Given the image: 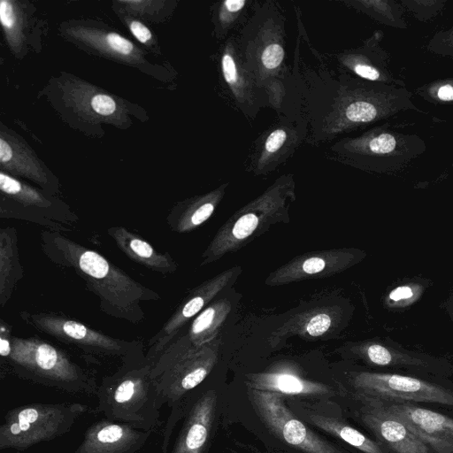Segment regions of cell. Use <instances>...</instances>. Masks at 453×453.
Wrapping results in <instances>:
<instances>
[{
	"instance_id": "cell-38",
	"label": "cell",
	"mask_w": 453,
	"mask_h": 453,
	"mask_svg": "<svg viewBox=\"0 0 453 453\" xmlns=\"http://www.w3.org/2000/svg\"><path fill=\"white\" fill-rule=\"evenodd\" d=\"M437 96L443 101L453 100V87L447 84L439 88Z\"/></svg>"
},
{
	"instance_id": "cell-27",
	"label": "cell",
	"mask_w": 453,
	"mask_h": 453,
	"mask_svg": "<svg viewBox=\"0 0 453 453\" xmlns=\"http://www.w3.org/2000/svg\"><path fill=\"white\" fill-rule=\"evenodd\" d=\"M377 115V109L370 103L358 101L349 104L344 110L346 119L351 122H368Z\"/></svg>"
},
{
	"instance_id": "cell-1",
	"label": "cell",
	"mask_w": 453,
	"mask_h": 453,
	"mask_svg": "<svg viewBox=\"0 0 453 453\" xmlns=\"http://www.w3.org/2000/svg\"><path fill=\"white\" fill-rule=\"evenodd\" d=\"M44 256L54 265L73 270L94 294L105 314L136 325L145 319L142 303L160 300L154 289L138 282L99 252L63 234L44 229L40 234Z\"/></svg>"
},
{
	"instance_id": "cell-15",
	"label": "cell",
	"mask_w": 453,
	"mask_h": 453,
	"mask_svg": "<svg viewBox=\"0 0 453 453\" xmlns=\"http://www.w3.org/2000/svg\"><path fill=\"white\" fill-rule=\"evenodd\" d=\"M364 250L342 249L306 253L295 257L272 273L265 280L269 286L328 276L344 271L363 260Z\"/></svg>"
},
{
	"instance_id": "cell-35",
	"label": "cell",
	"mask_w": 453,
	"mask_h": 453,
	"mask_svg": "<svg viewBox=\"0 0 453 453\" xmlns=\"http://www.w3.org/2000/svg\"><path fill=\"white\" fill-rule=\"evenodd\" d=\"M129 28L134 37L142 43H146L151 39V33L149 28L139 21H132Z\"/></svg>"
},
{
	"instance_id": "cell-14",
	"label": "cell",
	"mask_w": 453,
	"mask_h": 453,
	"mask_svg": "<svg viewBox=\"0 0 453 453\" xmlns=\"http://www.w3.org/2000/svg\"><path fill=\"white\" fill-rule=\"evenodd\" d=\"M379 399L434 453H453V418L417 403Z\"/></svg>"
},
{
	"instance_id": "cell-39",
	"label": "cell",
	"mask_w": 453,
	"mask_h": 453,
	"mask_svg": "<svg viewBox=\"0 0 453 453\" xmlns=\"http://www.w3.org/2000/svg\"><path fill=\"white\" fill-rule=\"evenodd\" d=\"M445 310L448 312L453 325V292L448 296L444 303Z\"/></svg>"
},
{
	"instance_id": "cell-32",
	"label": "cell",
	"mask_w": 453,
	"mask_h": 453,
	"mask_svg": "<svg viewBox=\"0 0 453 453\" xmlns=\"http://www.w3.org/2000/svg\"><path fill=\"white\" fill-rule=\"evenodd\" d=\"M221 67L225 81L231 86H237L239 83V74L236 64L233 56L226 52L221 59Z\"/></svg>"
},
{
	"instance_id": "cell-4",
	"label": "cell",
	"mask_w": 453,
	"mask_h": 453,
	"mask_svg": "<svg viewBox=\"0 0 453 453\" xmlns=\"http://www.w3.org/2000/svg\"><path fill=\"white\" fill-rule=\"evenodd\" d=\"M85 406L35 403L10 411L0 427V448L25 449L67 432Z\"/></svg>"
},
{
	"instance_id": "cell-30",
	"label": "cell",
	"mask_w": 453,
	"mask_h": 453,
	"mask_svg": "<svg viewBox=\"0 0 453 453\" xmlns=\"http://www.w3.org/2000/svg\"><path fill=\"white\" fill-rule=\"evenodd\" d=\"M396 144L395 137L389 134H381L370 141V150L378 154H385L392 151Z\"/></svg>"
},
{
	"instance_id": "cell-19",
	"label": "cell",
	"mask_w": 453,
	"mask_h": 453,
	"mask_svg": "<svg viewBox=\"0 0 453 453\" xmlns=\"http://www.w3.org/2000/svg\"><path fill=\"white\" fill-rule=\"evenodd\" d=\"M107 234L117 247L132 261L161 274H173L178 264L168 252H160L140 235L129 229L115 226Z\"/></svg>"
},
{
	"instance_id": "cell-26",
	"label": "cell",
	"mask_w": 453,
	"mask_h": 453,
	"mask_svg": "<svg viewBox=\"0 0 453 453\" xmlns=\"http://www.w3.org/2000/svg\"><path fill=\"white\" fill-rule=\"evenodd\" d=\"M0 19L9 42L18 46L21 40V18L13 2H0Z\"/></svg>"
},
{
	"instance_id": "cell-20",
	"label": "cell",
	"mask_w": 453,
	"mask_h": 453,
	"mask_svg": "<svg viewBox=\"0 0 453 453\" xmlns=\"http://www.w3.org/2000/svg\"><path fill=\"white\" fill-rule=\"evenodd\" d=\"M221 196L222 192L215 190L178 203L166 217L169 228L179 234L193 231L211 218Z\"/></svg>"
},
{
	"instance_id": "cell-24",
	"label": "cell",
	"mask_w": 453,
	"mask_h": 453,
	"mask_svg": "<svg viewBox=\"0 0 453 453\" xmlns=\"http://www.w3.org/2000/svg\"><path fill=\"white\" fill-rule=\"evenodd\" d=\"M432 285L426 279H412L396 285L384 297V305L389 311H400L417 303Z\"/></svg>"
},
{
	"instance_id": "cell-29",
	"label": "cell",
	"mask_w": 453,
	"mask_h": 453,
	"mask_svg": "<svg viewBox=\"0 0 453 453\" xmlns=\"http://www.w3.org/2000/svg\"><path fill=\"white\" fill-rule=\"evenodd\" d=\"M284 54V50L280 44H269L262 51L261 62L266 69H275L281 64Z\"/></svg>"
},
{
	"instance_id": "cell-11",
	"label": "cell",
	"mask_w": 453,
	"mask_h": 453,
	"mask_svg": "<svg viewBox=\"0 0 453 453\" xmlns=\"http://www.w3.org/2000/svg\"><path fill=\"white\" fill-rule=\"evenodd\" d=\"M240 267H233L203 282L192 289L176 307L171 317L149 340L146 357L154 364L182 328L196 318L214 297L240 273Z\"/></svg>"
},
{
	"instance_id": "cell-18",
	"label": "cell",
	"mask_w": 453,
	"mask_h": 453,
	"mask_svg": "<svg viewBox=\"0 0 453 453\" xmlns=\"http://www.w3.org/2000/svg\"><path fill=\"white\" fill-rule=\"evenodd\" d=\"M215 390L205 392L192 407L172 453H203L217 409Z\"/></svg>"
},
{
	"instance_id": "cell-33",
	"label": "cell",
	"mask_w": 453,
	"mask_h": 453,
	"mask_svg": "<svg viewBox=\"0 0 453 453\" xmlns=\"http://www.w3.org/2000/svg\"><path fill=\"white\" fill-rule=\"evenodd\" d=\"M287 139V134L283 129L273 130L266 138L265 150L267 154H273L279 150Z\"/></svg>"
},
{
	"instance_id": "cell-13",
	"label": "cell",
	"mask_w": 453,
	"mask_h": 453,
	"mask_svg": "<svg viewBox=\"0 0 453 453\" xmlns=\"http://www.w3.org/2000/svg\"><path fill=\"white\" fill-rule=\"evenodd\" d=\"M217 359L218 343L214 340L188 351L155 380L160 402L174 403L198 386Z\"/></svg>"
},
{
	"instance_id": "cell-9",
	"label": "cell",
	"mask_w": 453,
	"mask_h": 453,
	"mask_svg": "<svg viewBox=\"0 0 453 453\" xmlns=\"http://www.w3.org/2000/svg\"><path fill=\"white\" fill-rule=\"evenodd\" d=\"M258 418L276 437L305 453H344L310 430L286 407L282 395L248 389Z\"/></svg>"
},
{
	"instance_id": "cell-5",
	"label": "cell",
	"mask_w": 453,
	"mask_h": 453,
	"mask_svg": "<svg viewBox=\"0 0 453 453\" xmlns=\"http://www.w3.org/2000/svg\"><path fill=\"white\" fill-rule=\"evenodd\" d=\"M19 315L27 325L87 355L119 357L124 362L143 354L141 342L110 336L65 314L21 311Z\"/></svg>"
},
{
	"instance_id": "cell-22",
	"label": "cell",
	"mask_w": 453,
	"mask_h": 453,
	"mask_svg": "<svg viewBox=\"0 0 453 453\" xmlns=\"http://www.w3.org/2000/svg\"><path fill=\"white\" fill-rule=\"evenodd\" d=\"M312 425L333 434L364 453H389L380 442L373 441L356 428L330 416L315 412H304Z\"/></svg>"
},
{
	"instance_id": "cell-7",
	"label": "cell",
	"mask_w": 453,
	"mask_h": 453,
	"mask_svg": "<svg viewBox=\"0 0 453 453\" xmlns=\"http://www.w3.org/2000/svg\"><path fill=\"white\" fill-rule=\"evenodd\" d=\"M284 199L276 190L263 195L240 210L219 230L202 256L204 265L243 246L251 237L284 216Z\"/></svg>"
},
{
	"instance_id": "cell-8",
	"label": "cell",
	"mask_w": 453,
	"mask_h": 453,
	"mask_svg": "<svg viewBox=\"0 0 453 453\" xmlns=\"http://www.w3.org/2000/svg\"><path fill=\"white\" fill-rule=\"evenodd\" d=\"M0 189L13 204L1 203L0 216L41 225L45 229L71 231L78 217L65 204H59L19 180L1 172Z\"/></svg>"
},
{
	"instance_id": "cell-34",
	"label": "cell",
	"mask_w": 453,
	"mask_h": 453,
	"mask_svg": "<svg viewBox=\"0 0 453 453\" xmlns=\"http://www.w3.org/2000/svg\"><path fill=\"white\" fill-rule=\"evenodd\" d=\"M12 352V334L8 325L1 319L0 326V356L6 359Z\"/></svg>"
},
{
	"instance_id": "cell-23",
	"label": "cell",
	"mask_w": 453,
	"mask_h": 453,
	"mask_svg": "<svg viewBox=\"0 0 453 453\" xmlns=\"http://www.w3.org/2000/svg\"><path fill=\"white\" fill-rule=\"evenodd\" d=\"M0 161L3 167L13 173L29 178L42 187L48 185L47 176L36 159L4 137L0 139Z\"/></svg>"
},
{
	"instance_id": "cell-31",
	"label": "cell",
	"mask_w": 453,
	"mask_h": 453,
	"mask_svg": "<svg viewBox=\"0 0 453 453\" xmlns=\"http://www.w3.org/2000/svg\"><path fill=\"white\" fill-rule=\"evenodd\" d=\"M92 109L98 114L107 116L116 111V103L110 96L97 94L91 100Z\"/></svg>"
},
{
	"instance_id": "cell-21",
	"label": "cell",
	"mask_w": 453,
	"mask_h": 453,
	"mask_svg": "<svg viewBox=\"0 0 453 453\" xmlns=\"http://www.w3.org/2000/svg\"><path fill=\"white\" fill-rule=\"evenodd\" d=\"M24 270L18 250V236L14 227L0 229V306L11 299Z\"/></svg>"
},
{
	"instance_id": "cell-25",
	"label": "cell",
	"mask_w": 453,
	"mask_h": 453,
	"mask_svg": "<svg viewBox=\"0 0 453 453\" xmlns=\"http://www.w3.org/2000/svg\"><path fill=\"white\" fill-rule=\"evenodd\" d=\"M77 34L82 40L91 42L95 47L104 50L107 53L124 58L135 55L136 50L134 44L118 34H104L92 30H81L77 31Z\"/></svg>"
},
{
	"instance_id": "cell-12",
	"label": "cell",
	"mask_w": 453,
	"mask_h": 453,
	"mask_svg": "<svg viewBox=\"0 0 453 453\" xmlns=\"http://www.w3.org/2000/svg\"><path fill=\"white\" fill-rule=\"evenodd\" d=\"M354 396L359 403L358 418L389 453H434L379 398L357 393Z\"/></svg>"
},
{
	"instance_id": "cell-6",
	"label": "cell",
	"mask_w": 453,
	"mask_h": 453,
	"mask_svg": "<svg viewBox=\"0 0 453 453\" xmlns=\"http://www.w3.org/2000/svg\"><path fill=\"white\" fill-rule=\"evenodd\" d=\"M354 393L384 400L411 403H435L453 408V388L424 377L395 372L358 371L350 372Z\"/></svg>"
},
{
	"instance_id": "cell-28",
	"label": "cell",
	"mask_w": 453,
	"mask_h": 453,
	"mask_svg": "<svg viewBox=\"0 0 453 453\" xmlns=\"http://www.w3.org/2000/svg\"><path fill=\"white\" fill-rule=\"evenodd\" d=\"M332 318L326 312L312 315L303 325L306 334L318 337L325 334L332 326Z\"/></svg>"
},
{
	"instance_id": "cell-37",
	"label": "cell",
	"mask_w": 453,
	"mask_h": 453,
	"mask_svg": "<svg viewBox=\"0 0 453 453\" xmlns=\"http://www.w3.org/2000/svg\"><path fill=\"white\" fill-rule=\"evenodd\" d=\"M245 4V0H226L222 4V10H224V12L221 15L226 13H230V15L238 13Z\"/></svg>"
},
{
	"instance_id": "cell-16",
	"label": "cell",
	"mask_w": 453,
	"mask_h": 453,
	"mask_svg": "<svg viewBox=\"0 0 453 453\" xmlns=\"http://www.w3.org/2000/svg\"><path fill=\"white\" fill-rule=\"evenodd\" d=\"M148 437L147 430L133 425L101 421L87 430L74 453H134Z\"/></svg>"
},
{
	"instance_id": "cell-3",
	"label": "cell",
	"mask_w": 453,
	"mask_h": 453,
	"mask_svg": "<svg viewBox=\"0 0 453 453\" xmlns=\"http://www.w3.org/2000/svg\"><path fill=\"white\" fill-rule=\"evenodd\" d=\"M19 376L67 389L93 388L88 373L61 349L37 336L12 335V352L6 358Z\"/></svg>"
},
{
	"instance_id": "cell-2",
	"label": "cell",
	"mask_w": 453,
	"mask_h": 453,
	"mask_svg": "<svg viewBox=\"0 0 453 453\" xmlns=\"http://www.w3.org/2000/svg\"><path fill=\"white\" fill-rule=\"evenodd\" d=\"M153 364L142 354L123 362L120 369L104 380L101 409L109 418L144 430L157 425L160 403Z\"/></svg>"
},
{
	"instance_id": "cell-10",
	"label": "cell",
	"mask_w": 453,
	"mask_h": 453,
	"mask_svg": "<svg viewBox=\"0 0 453 453\" xmlns=\"http://www.w3.org/2000/svg\"><path fill=\"white\" fill-rule=\"evenodd\" d=\"M353 353L367 365L388 372L447 379L453 365L446 358L408 349L390 338L355 344Z\"/></svg>"
},
{
	"instance_id": "cell-17",
	"label": "cell",
	"mask_w": 453,
	"mask_h": 453,
	"mask_svg": "<svg viewBox=\"0 0 453 453\" xmlns=\"http://www.w3.org/2000/svg\"><path fill=\"white\" fill-rule=\"evenodd\" d=\"M245 384L248 389L268 391L280 395L323 397L333 394L331 387L306 380L289 368H277L248 375Z\"/></svg>"
},
{
	"instance_id": "cell-36",
	"label": "cell",
	"mask_w": 453,
	"mask_h": 453,
	"mask_svg": "<svg viewBox=\"0 0 453 453\" xmlns=\"http://www.w3.org/2000/svg\"><path fill=\"white\" fill-rule=\"evenodd\" d=\"M353 70L359 76L368 80L376 81L380 78L379 72L375 68L367 65L356 64Z\"/></svg>"
}]
</instances>
